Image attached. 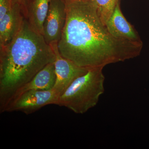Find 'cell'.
<instances>
[{
	"label": "cell",
	"instance_id": "cell-8",
	"mask_svg": "<svg viewBox=\"0 0 149 149\" xmlns=\"http://www.w3.org/2000/svg\"><path fill=\"white\" fill-rule=\"evenodd\" d=\"M25 18L24 10L17 4L0 19V48L8 45L18 34Z\"/></svg>",
	"mask_w": 149,
	"mask_h": 149
},
{
	"label": "cell",
	"instance_id": "cell-3",
	"mask_svg": "<svg viewBox=\"0 0 149 149\" xmlns=\"http://www.w3.org/2000/svg\"><path fill=\"white\" fill-rule=\"evenodd\" d=\"M103 68H91L75 79L59 97L57 105L78 114H83L95 106L104 92Z\"/></svg>",
	"mask_w": 149,
	"mask_h": 149
},
{
	"label": "cell",
	"instance_id": "cell-4",
	"mask_svg": "<svg viewBox=\"0 0 149 149\" xmlns=\"http://www.w3.org/2000/svg\"><path fill=\"white\" fill-rule=\"evenodd\" d=\"M58 98L53 89L27 91L10 100L3 112L21 111L32 114L48 105H57Z\"/></svg>",
	"mask_w": 149,
	"mask_h": 149
},
{
	"label": "cell",
	"instance_id": "cell-5",
	"mask_svg": "<svg viewBox=\"0 0 149 149\" xmlns=\"http://www.w3.org/2000/svg\"><path fill=\"white\" fill-rule=\"evenodd\" d=\"M66 16L65 0H51L43 27V36L49 45L58 43L60 40Z\"/></svg>",
	"mask_w": 149,
	"mask_h": 149
},
{
	"label": "cell",
	"instance_id": "cell-1",
	"mask_svg": "<svg viewBox=\"0 0 149 149\" xmlns=\"http://www.w3.org/2000/svg\"><path fill=\"white\" fill-rule=\"evenodd\" d=\"M66 20L57 48L61 55L90 69L134 58L143 44L113 37L102 23L93 0H65Z\"/></svg>",
	"mask_w": 149,
	"mask_h": 149
},
{
	"label": "cell",
	"instance_id": "cell-13",
	"mask_svg": "<svg viewBox=\"0 0 149 149\" xmlns=\"http://www.w3.org/2000/svg\"><path fill=\"white\" fill-rule=\"evenodd\" d=\"M13 4H17L22 7L24 10V15H25V9L26 6L29 0H11Z\"/></svg>",
	"mask_w": 149,
	"mask_h": 149
},
{
	"label": "cell",
	"instance_id": "cell-2",
	"mask_svg": "<svg viewBox=\"0 0 149 149\" xmlns=\"http://www.w3.org/2000/svg\"><path fill=\"white\" fill-rule=\"evenodd\" d=\"M52 47L24 19L21 29L10 42L0 48V112L19 88L47 65L54 62Z\"/></svg>",
	"mask_w": 149,
	"mask_h": 149
},
{
	"label": "cell",
	"instance_id": "cell-10",
	"mask_svg": "<svg viewBox=\"0 0 149 149\" xmlns=\"http://www.w3.org/2000/svg\"><path fill=\"white\" fill-rule=\"evenodd\" d=\"M50 1L29 0L25 9V18L29 25L32 29L42 35L44 22Z\"/></svg>",
	"mask_w": 149,
	"mask_h": 149
},
{
	"label": "cell",
	"instance_id": "cell-12",
	"mask_svg": "<svg viewBox=\"0 0 149 149\" xmlns=\"http://www.w3.org/2000/svg\"><path fill=\"white\" fill-rule=\"evenodd\" d=\"M12 6L11 0H0V19L10 10Z\"/></svg>",
	"mask_w": 149,
	"mask_h": 149
},
{
	"label": "cell",
	"instance_id": "cell-9",
	"mask_svg": "<svg viewBox=\"0 0 149 149\" xmlns=\"http://www.w3.org/2000/svg\"><path fill=\"white\" fill-rule=\"evenodd\" d=\"M56 80L54 63H52L47 65L29 82L19 88L10 100L27 91L51 90L53 88Z\"/></svg>",
	"mask_w": 149,
	"mask_h": 149
},
{
	"label": "cell",
	"instance_id": "cell-11",
	"mask_svg": "<svg viewBox=\"0 0 149 149\" xmlns=\"http://www.w3.org/2000/svg\"><path fill=\"white\" fill-rule=\"evenodd\" d=\"M95 4L99 17L105 25L120 0H93Z\"/></svg>",
	"mask_w": 149,
	"mask_h": 149
},
{
	"label": "cell",
	"instance_id": "cell-6",
	"mask_svg": "<svg viewBox=\"0 0 149 149\" xmlns=\"http://www.w3.org/2000/svg\"><path fill=\"white\" fill-rule=\"evenodd\" d=\"M51 45L56 55L54 63L56 80L53 90L59 97L75 79L85 74L89 69L77 66L69 60L63 57L59 53L57 43Z\"/></svg>",
	"mask_w": 149,
	"mask_h": 149
},
{
	"label": "cell",
	"instance_id": "cell-7",
	"mask_svg": "<svg viewBox=\"0 0 149 149\" xmlns=\"http://www.w3.org/2000/svg\"><path fill=\"white\" fill-rule=\"evenodd\" d=\"M106 26L113 37L133 42L143 44L139 33L134 26L127 21L120 8V1L118 3L114 12Z\"/></svg>",
	"mask_w": 149,
	"mask_h": 149
}]
</instances>
